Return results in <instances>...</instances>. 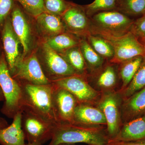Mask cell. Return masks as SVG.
Here are the masks:
<instances>
[{
	"label": "cell",
	"instance_id": "obj_1",
	"mask_svg": "<svg viewBox=\"0 0 145 145\" xmlns=\"http://www.w3.org/2000/svg\"><path fill=\"white\" fill-rule=\"evenodd\" d=\"M48 145L85 143L89 145H107L110 140L106 127L89 126L75 124H59L54 127Z\"/></svg>",
	"mask_w": 145,
	"mask_h": 145
},
{
	"label": "cell",
	"instance_id": "obj_2",
	"mask_svg": "<svg viewBox=\"0 0 145 145\" xmlns=\"http://www.w3.org/2000/svg\"><path fill=\"white\" fill-rule=\"evenodd\" d=\"M19 83L22 91L24 110L31 112L55 126L58 125L53 106V84Z\"/></svg>",
	"mask_w": 145,
	"mask_h": 145
},
{
	"label": "cell",
	"instance_id": "obj_3",
	"mask_svg": "<svg viewBox=\"0 0 145 145\" xmlns=\"http://www.w3.org/2000/svg\"><path fill=\"white\" fill-rule=\"evenodd\" d=\"M91 34L105 40L112 47L114 56L109 62L119 65L137 56H145V46L130 31L121 35H115L91 25Z\"/></svg>",
	"mask_w": 145,
	"mask_h": 145
},
{
	"label": "cell",
	"instance_id": "obj_4",
	"mask_svg": "<svg viewBox=\"0 0 145 145\" xmlns=\"http://www.w3.org/2000/svg\"><path fill=\"white\" fill-rule=\"evenodd\" d=\"M0 86L4 97L1 112L13 119L23 111L22 91L20 84L11 75L6 58L3 56L0 57Z\"/></svg>",
	"mask_w": 145,
	"mask_h": 145
},
{
	"label": "cell",
	"instance_id": "obj_5",
	"mask_svg": "<svg viewBox=\"0 0 145 145\" xmlns=\"http://www.w3.org/2000/svg\"><path fill=\"white\" fill-rule=\"evenodd\" d=\"M123 99L118 90L101 93L96 106L103 112L106 121V132L111 140H113L123 125L121 105Z\"/></svg>",
	"mask_w": 145,
	"mask_h": 145
},
{
	"label": "cell",
	"instance_id": "obj_6",
	"mask_svg": "<svg viewBox=\"0 0 145 145\" xmlns=\"http://www.w3.org/2000/svg\"><path fill=\"white\" fill-rule=\"evenodd\" d=\"M51 83L68 91L75 96L79 103L96 105L101 97V92L91 85L85 76L71 75L59 78Z\"/></svg>",
	"mask_w": 145,
	"mask_h": 145
},
{
	"label": "cell",
	"instance_id": "obj_7",
	"mask_svg": "<svg viewBox=\"0 0 145 145\" xmlns=\"http://www.w3.org/2000/svg\"><path fill=\"white\" fill-rule=\"evenodd\" d=\"M22 127L28 143L42 145L50 140L55 126L31 112L24 110L22 112Z\"/></svg>",
	"mask_w": 145,
	"mask_h": 145
},
{
	"label": "cell",
	"instance_id": "obj_8",
	"mask_svg": "<svg viewBox=\"0 0 145 145\" xmlns=\"http://www.w3.org/2000/svg\"><path fill=\"white\" fill-rule=\"evenodd\" d=\"M11 74L18 82L39 85L51 83L45 75L39 59L34 54L20 57Z\"/></svg>",
	"mask_w": 145,
	"mask_h": 145
},
{
	"label": "cell",
	"instance_id": "obj_9",
	"mask_svg": "<svg viewBox=\"0 0 145 145\" xmlns=\"http://www.w3.org/2000/svg\"><path fill=\"white\" fill-rule=\"evenodd\" d=\"M91 18L92 26L115 35H123L129 31L134 21L115 10L101 11Z\"/></svg>",
	"mask_w": 145,
	"mask_h": 145
},
{
	"label": "cell",
	"instance_id": "obj_10",
	"mask_svg": "<svg viewBox=\"0 0 145 145\" xmlns=\"http://www.w3.org/2000/svg\"><path fill=\"white\" fill-rule=\"evenodd\" d=\"M43 59L39 61L43 71L51 82L59 78L78 75L67 61L46 42L42 46Z\"/></svg>",
	"mask_w": 145,
	"mask_h": 145
},
{
	"label": "cell",
	"instance_id": "obj_11",
	"mask_svg": "<svg viewBox=\"0 0 145 145\" xmlns=\"http://www.w3.org/2000/svg\"><path fill=\"white\" fill-rule=\"evenodd\" d=\"M52 84L53 106L58 124H73L75 108L79 103L78 100L68 91Z\"/></svg>",
	"mask_w": 145,
	"mask_h": 145
},
{
	"label": "cell",
	"instance_id": "obj_12",
	"mask_svg": "<svg viewBox=\"0 0 145 145\" xmlns=\"http://www.w3.org/2000/svg\"><path fill=\"white\" fill-rule=\"evenodd\" d=\"M61 18L65 28L72 34L84 38L91 34V21L82 6L70 2Z\"/></svg>",
	"mask_w": 145,
	"mask_h": 145
},
{
	"label": "cell",
	"instance_id": "obj_13",
	"mask_svg": "<svg viewBox=\"0 0 145 145\" xmlns=\"http://www.w3.org/2000/svg\"><path fill=\"white\" fill-rule=\"evenodd\" d=\"M117 65L110 63L104 65L98 72L89 75L91 78V85L101 93L115 91L118 84L119 78Z\"/></svg>",
	"mask_w": 145,
	"mask_h": 145
},
{
	"label": "cell",
	"instance_id": "obj_14",
	"mask_svg": "<svg viewBox=\"0 0 145 145\" xmlns=\"http://www.w3.org/2000/svg\"><path fill=\"white\" fill-rule=\"evenodd\" d=\"M73 124L106 127V119L103 112L96 105L86 103H79L75 108Z\"/></svg>",
	"mask_w": 145,
	"mask_h": 145
},
{
	"label": "cell",
	"instance_id": "obj_15",
	"mask_svg": "<svg viewBox=\"0 0 145 145\" xmlns=\"http://www.w3.org/2000/svg\"><path fill=\"white\" fill-rule=\"evenodd\" d=\"M2 37L6 60L11 73L16 63L20 57L19 50L20 42L13 31L11 20L8 18L3 25Z\"/></svg>",
	"mask_w": 145,
	"mask_h": 145
},
{
	"label": "cell",
	"instance_id": "obj_16",
	"mask_svg": "<svg viewBox=\"0 0 145 145\" xmlns=\"http://www.w3.org/2000/svg\"><path fill=\"white\" fill-rule=\"evenodd\" d=\"M144 115H145V87L123 100L121 105L123 124Z\"/></svg>",
	"mask_w": 145,
	"mask_h": 145
},
{
	"label": "cell",
	"instance_id": "obj_17",
	"mask_svg": "<svg viewBox=\"0 0 145 145\" xmlns=\"http://www.w3.org/2000/svg\"><path fill=\"white\" fill-rule=\"evenodd\" d=\"M11 15L13 31L22 46L25 56L30 47V31L28 23L23 11L18 6H14Z\"/></svg>",
	"mask_w": 145,
	"mask_h": 145
},
{
	"label": "cell",
	"instance_id": "obj_18",
	"mask_svg": "<svg viewBox=\"0 0 145 145\" xmlns=\"http://www.w3.org/2000/svg\"><path fill=\"white\" fill-rule=\"evenodd\" d=\"M145 139V115L123 124L114 141L129 142Z\"/></svg>",
	"mask_w": 145,
	"mask_h": 145
},
{
	"label": "cell",
	"instance_id": "obj_19",
	"mask_svg": "<svg viewBox=\"0 0 145 145\" xmlns=\"http://www.w3.org/2000/svg\"><path fill=\"white\" fill-rule=\"evenodd\" d=\"M22 112L16 114L11 124L0 130V144L2 145H26L22 127Z\"/></svg>",
	"mask_w": 145,
	"mask_h": 145
},
{
	"label": "cell",
	"instance_id": "obj_20",
	"mask_svg": "<svg viewBox=\"0 0 145 145\" xmlns=\"http://www.w3.org/2000/svg\"><path fill=\"white\" fill-rule=\"evenodd\" d=\"M79 46L87 67L88 76L102 68L105 59L93 50L86 38L80 40Z\"/></svg>",
	"mask_w": 145,
	"mask_h": 145
},
{
	"label": "cell",
	"instance_id": "obj_21",
	"mask_svg": "<svg viewBox=\"0 0 145 145\" xmlns=\"http://www.w3.org/2000/svg\"><path fill=\"white\" fill-rule=\"evenodd\" d=\"M144 57L137 56L123 62L118 65V72L121 85L119 91H122L129 85L142 63Z\"/></svg>",
	"mask_w": 145,
	"mask_h": 145
},
{
	"label": "cell",
	"instance_id": "obj_22",
	"mask_svg": "<svg viewBox=\"0 0 145 145\" xmlns=\"http://www.w3.org/2000/svg\"><path fill=\"white\" fill-rule=\"evenodd\" d=\"M36 18L40 27L47 34L53 36L65 32V27L61 16L44 12Z\"/></svg>",
	"mask_w": 145,
	"mask_h": 145
},
{
	"label": "cell",
	"instance_id": "obj_23",
	"mask_svg": "<svg viewBox=\"0 0 145 145\" xmlns=\"http://www.w3.org/2000/svg\"><path fill=\"white\" fill-rule=\"evenodd\" d=\"M59 54L70 65L78 75L88 78V72L87 67L79 46Z\"/></svg>",
	"mask_w": 145,
	"mask_h": 145
},
{
	"label": "cell",
	"instance_id": "obj_24",
	"mask_svg": "<svg viewBox=\"0 0 145 145\" xmlns=\"http://www.w3.org/2000/svg\"><path fill=\"white\" fill-rule=\"evenodd\" d=\"M79 42L80 40L75 36L63 32L52 36L48 39L46 43L52 49L60 54L72 48L78 46Z\"/></svg>",
	"mask_w": 145,
	"mask_h": 145
},
{
	"label": "cell",
	"instance_id": "obj_25",
	"mask_svg": "<svg viewBox=\"0 0 145 145\" xmlns=\"http://www.w3.org/2000/svg\"><path fill=\"white\" fill-rule=\"evenodd\" d=\"M115 10L127 16H143L145 14V0H117Z\"/></svg>",
	"mask_w": 145,
	"mask_h": 145
},
{
	"label": "cell",
	"instance_id": "obj_26",
	"mask_svg": "<svg viewBox=\"0 0 145 145\" xmlns=\"http://www.w3.org/2000/svg\"><path fill=\"white\" fill-rule=\"evenodd\" d=\"M86 38L91 47L101 57L109 61L112 59L114 54L113 48L105 40L91 34H89Z\"/></svg>",
	"mask_w": 145,
	"mask_h": 145
},
{
	"label": "cell",
	"instance_id": "obj_27",
	"mask_svg": "<svg viewBox=\"0 0 145 145\" xmlns=\"http://www.w3.org/2000/svg\"><path fill=\"white\" fill-rule=\"evenodd\" d=\"M145 87V57L140 67L129 85L124 90L119 91L124 100Z\"/></svg>",
	"mask_w": 145,
	"mask_h": 145
},
{
	"label": "cell",
	"instance_id": "obj_28",
	"mask_svg": "<svg viewBox=\"0 0 145 145\" xmlns=\"http://www.w3.org/2000/svg\"><path fill=\"white\" fill-rule=\"evenodd\" d=\"M117 0H95L87 5L83 6L88 17L101 11L115 10Z\"/></svg>",
	"mask_w": 145,
	"mask_h": 145
},
{
	"label": "cell",
	"instance_id": "obj_29",
	"mask_svg": "<svg viewBox=\"0 0 145 145\" xmlns=\"http://www.w3.org/2000/svg\"><path fill=\"white\" fill-rule=\"evenodd\" d=\"M24 10L30 16L36 18L46 12L43 0H16Z\"/></svg>",
	"mask_w": 145,
	"mask_h": 145
},
{
	"label": "cell",
	"instance_id": "obj_30",
	"mask_svg": "<svg viewBox=\"0 0 145 145\" xmlns=\"http://www.w3.org/2000/svg\"><path fill=\"white\" fill-rule=\"evenodd\" d=\"M46 12L61 16L67 9L70 2L65 0H43Z\"/></svg>",
	"mask_w": 145,
	"mask_h": 145
},
{
	"label": "cell",
	"instance_id": "obj_31",
	"mask_svg": "<svg viewBox=\"0 0 145 145\" xmlns=\"http://www.w3.org/2000/svg\"><path fill=\"white\" fill-rule=\"evenodd\" d=\"M130 31L139 39L145 38V15L133 21Z\"/></svg>",
	"mask_w": 145,
	"mask_h": 145
},
{
	"label": "cell",
	"instance_id": "obj_32",
	"mask_svg": "<svg viewBox=\"0 0 145 145\" xmlns=\"http://www.w3.org/2000/svg\"><path fill=\"white\" fill-rule=\"evenodd\" d=\"M14 6L13 0H0V26L3 25Z\"/></svg>",
	"mask_w": 145,
	"mask_h": 145
},
{
	"label": "cell",
	"instance_id": "obj_33",
	"mask_svg": "<svg viewBox=\"0 0 145 145\" xmlns=\"http://www.w3.org/2000/svg\"><path fill=\"white\" fill-rule=\"evenodd\" d=\"M107 145H145V139L129 142H122L111 140Z\"/></svg>",
	"mask_w": 145,
	"mask_h": 145
},
{
	"label": "cell",
	"instance_id": "obj_34",
	"mask_svg": "<svg viewBox=\"0 0 145 145\" xmlns=\"http://www.w3.org/2000/svg\"><path fill=\"white\" fill-rule=\"evenodd\" d=\"M8 125L7 121L4 118L0 117V130L4 128Z\"/></svg>",
	"mask_w": 145,
	"mask_h": 145
},
{
	"label": "cell",
	"instance_id": "obj_35",
	"mask_svg": "<svg viewBox=\"0 0 145 145\" xmlns=\"http://www.w3.org/2000/svg\"><path fill=\"white\" fill-rule=\"evenodd\" d=\"M4 101V97L3 94L2 90L0 86V102Z\"/></svg>",
	"mask_w": 145,
	"mask_h": 145
},
{
	"label": "cell",
	"instance_id": "obj_36",
	"mask_svg": "<svg viewBox=\"0 0 145 145\" xmlns=\"http://www.w3.org/2000/svg\"><path fill=\"white\" fill-rule=\"evenodd\" d=\"M26 145H42L40 144H37L35 143H28Z\"/></svg>",
	"mask_w": 145,
	"mask_h": 145
},
{
	"label": "cell",
	"instance_id": "obj_37",
	"mask_svg": "<svg viewBox=\"0 0 145 145\" xmlns=\"http://www.w3.org/2000/svg\"><path fill=\"white\" fill-rule=\"evenodd\" d=\"M57 145H75L74 144H66V143H63V144H59Z\"/></svg>",
	"mask_w": 145,
	"mask_h": 145
},
{
	"label": "cell",
	"instance_id": "obj_38",
	"mask_svg": "<svg viewBox=\"0 0 145 145\" xmlns=\"http://www.w3.org/2000/svg\"><path fill=\"white\" fill-rule=\"evenodd\" d=\"M140 40V42H142V43L143 44H144L145 46V40Z\"/></svg>",
	"mask_w": 145,
	"mask_h": 145
},
{
	"label": "cell",
	"instance_id": "obj_39",
	"mask_svg": "<svg viewBox=\"0 0 145 145\" xmlns=\"http://www.w3.org/2000/svg\"><path fill=\"white\" fill-rule=\"evenodd\" d=\"M139 40H145V38H144V39H139Z\"/></svg>",
	"mask_w": 145,
	"mask_h": 145
},
{
	"label": "cell",
	"instance_id": "obj_40",
	"mask_svg": "<svg viewBox=\"0 0 145 145\" xmlns=\"http://www.w3.org/2000/svg\"><path fill=\"white\" fill-rule=\"evenodd\" d=\"M144 15H145V14H144Z\"/></svg>",
	"mask_w": 145,
	"mask_h": 145
}]
</instances>
